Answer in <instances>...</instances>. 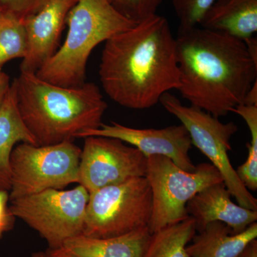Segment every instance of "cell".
Segmentation results:
<instances>
[{"label":"cell","mask_w":257,"mask_h":257,"mask_svg":"<svg viewBox=\"0 0 257 257\" xmlns=\"http://www.w3.org/2000/svg\"><path fill=\"white\" fill-rule=\"evenodd\" d=\"M99 80L106 95L131 109H150L180 86L177 41L170 23L154 15L108 39Z\"/></svg>","instance_id":"6da1fadb"},{"label":"cell","mask_w":257,"mask_h":257,"mask_svg":"<svg viewBox=\"0 0 257 257\" xmlns=\"http://www.w3.org/2000/svg\"><path fill=\"white\" fill-rule=\"evenodd\" d=\"M256 237V222L242 232L234 234L227 225L212 221L194 235L192 244L187 246V252L189 257H237Z\"/></svg>","instance_id":"2e32d148"},{"label":"cell","mask_w":257,"mask_h":257,"mask_svg":"<svg viewBox=\"0 0 257 257\" xmlns=\"http://www.w3.org/2000/svg\"><path fill=\"white\" fill-rule=\"evenodd\" d=\"M81 153L82 149L74 142L17 145L10 157V201L78 183Z\"/></svg>","instance_id":"5b68a950"},{"label":"cell","mask_w":257,"mask_h":257,"mask_svg":"<svg viewBox=\"0 0 257 257\" xmlns=\"http://www.w3.org/2000/svg\"><path fill=\"white\" fill-rule=\"evenodd\" d=\"M101 136L118 139L138 149L145 156L163 155L171 159L182 170H195L189 151L192 143L188 131L182 124L162 128H137L111 121L95 130L82 134L79 138Z\"/></svg>","instance_id":"8fae6325"},{"label":"cell","mask_w":257,"mask_h":257,"mask_svg":"<svg viewBox=\"0 0 257 257\" xmlns=\"http://www.w3.org/2000/svg\"><path fill=\"white\" fill-rule=\"evenodd\" d=\"M31 257H50L49 255L47 254L46 251L44 252V251H39V252H35L32 253Z\"/></svg>","instance_id":"f1b7e54d"},{"label":"cell","mask_w":257,"mask_h":257,"mask_svg":"<svg viewBox=\"0 0 257 257\" xmlns=\"http://www.w3.org/2000/svg\"><path fill=\"white\" fill-rule=\"evenodd\" d=\"M89 198V192L80 184L69 190L47 189L10 201V210L54 249L82 235Z\"/></svg>","instance_id":"9c48e42d"},{"label":"cell","mask_w":257,"mask_h":257,"mask_svg":"<svg viewBox=\"0 0 257 257\" xmlns=\"http://www.w3.org/2000/svg\"><path fill=\"white\" fill-rule=\"evenodd\" d=\"M77 0H45L35 14L23 19L28 52L20 72L36 73L58 50L66 19Z\"/></svg>","instance_id":"7c38bea8"},{"label":"cell","mask_w":257,"mask_h":257,"mask_svg":"<svg viewBox=\"0 0 257 257\" xmlns=\"http://www.w3.org/2000/svg\"><path fill=\"white\" fill-rule=\"evenodd\" d=\"M247 47L248 52L253 60L257 62V40L256 37H251L243 40Z\"/></svg>","instance_id":"83f0119b"},{"label":"cell","mask_w":257,"mask_h":257,"mask_svg":"<svg viewBox=\"0 0 257 257\" xmlns=\"http://www.w3.org/2000/svg\"><path fill=\"white\" fill-rule=\"evenodd\" d=\"M3 11H4V10H3V9H2V8H0V15H1L2 14H3Z\"/></svg>","instance_id":"f546056e"},{"label":"cell","mask_w":257,"mask_h":257,"mask_svg":"<svg viewBox=\"0 0 257 257\" xmlns=\"http://www.w3.org/2000/svg\"><path fill=\"white\" fill-rule=\"evenodd\" d=\"M9 202V192L0 191V239L14 226L15 217L10 210Z\"/></svg>","instance_id":"cb8c5ba5"},{"label":"cell","mask_w":257,"mask_h":257,"mask_svg":"<svg viewBox=\"0 0 257 257\" xmlns=\"http://www.w3.org/2000/svg\"><path fill=\"white\" fill-rule=\"evenodd\" d=\"M146 177L152 192V213L149 229L151 234L177 224L189 216L187 204L198 192L224 182L214 166L202 163L187 172L163 155L147 157Z\"/></svg>","instance_id":"8992f818"},{"label":"cell","mask_w":257,"mask_h":257,"mask_svg":"<svg viewBox=\"0 0 257 257\" xmlns=\"http://www.w3.org/2000/svg\"><path fill=\"white\" fill-rule=\"evenodd\" d=\"M176 41L183 99L216 118L243 104L257 82V62L243 40L197 26L178 30Z\"/></svg>","instance_id":"7a4b0ae2"},{"label":"cell","mask_w":257,"mask_h":257,"mask_svg":"<svg viewBox=\"0 0 257 257\" xmlns=\"http://www.w3.org/2000/svg\"><path fill=\"white\" fill-rule=\"evenodd\" d=\"M121 14L138 23L157 14L163 0H109Z\"/></svg>","instance_id":"7402d4cb"},{"label":"cell","mask_w":257,"mask_h":257,"mask_svg":"<svg viewBox=\"0 0 257 257\" xmlns=\"http://www.w3.org/2000/svg\"><path fill=\"white\" fill-rule=\"evenodd\" d=\"M243 104L257 105V82L251 87L245 97Z\"/></svg>","instance_id":"4316f807"},{"label":"cell","mask_w":257,"mask_h":257,"mask_svg":"<svg viewBox=\"0 0 257 257\" xmlns=\"http://www.w3.org/2000/svg\"><path fill=\"white\" fill-rule=\"evenodd\" d=\"M28 52V38L23 18L9 11L0 15V72L5 64L23 59Z\"/></svg>","instance_id":"d6986e66"},{"label":"cell","mask_w":257,"mask_h":257,"mask_svg":"<svg viewBox=\"0 0 257 257\" xmlns=\"http://www.w3.org/2000/svg\"><path fill=\"white\" fill-rule=\"evenodd\" d=\"M13 82L20 116L37 146L74 142L102 124L107 104L94 83L62 87L23 72Z\"/></svg>","instance_id":"3957f363"},{"label":"cell","mask_w":257,"mask_h":257,"mask_svg":"<svg viewBox=\"0 0 257 257\" xmlns=\"http://www.w3.org/2000/svg\"><path fill=\"white\" fill-rule=\"evenodd\" d=\"M215 0H172L179 20V30L199 26L207 10Z\"/></svg>","instance_id":"44dd1931"},{"label":"cell","mask_w":257,"mask_h":257,"mask_svg":"<svg viewBox=\"0 0 257 257\" xmlns=\"http://www.w3.org/2000/svg\"><path fill=\"white\" fill-rule=\"evenodd\" d=\"M45 0H0V8L25 19L37 13Z\"/></svg>","instance_id":"603a6c76"},{"label":"cell","mask_w":257,"mask_h":257,"mask_svg":"<svg viewBox=\"0 0 257 257\" xmlns=\"http://www.w3.org/2000/svg\"><path fill=\"white\" fill-rule=\"evenodd\" d=\"M151 235L149 227L114 237L79 235L46 252L50 257H145Z\"/></svg>","instance_id":"5bb4252c"},{"label":"cell","mask_w":257,"mask_h":257,"mask_svg":"<svg viewBox=\"0 0 257 257\" xmlns=\"http://www.w3.org/2000/svg\"><path fill=\"white\" fill-rule=\"evenodd\" d=\"M199 26L245 40L257 31V0H215Z\"/></svg>","instance_id":"9a60e30c"},{"label":"cell","mask_w":257,"mask_h":257,"mask_svg":"<svg viewBox=\"0 0 257 257\" xmlns=\"http://www.w3.org/2000/svg\"><path fill=\"white\" fill-rule=\"evenodd\" d=\"M162 106L181 121L188 131L192 145L210 160L222 177L231 196L241 207L257 211V200L240 181L230 162V140L238 131L233 121L223 123L207 111L194 106L184 105L180 100L167 92L161 97Z\"/></svg>","instance_id":"ba28073f"},{"label":"cell","mask_w":257,"mask_h":257,"mask_svg":"<svg viewBox=\"0 0 257 257\" xmlns=\"http://www.w3.org/2000/svg\"><path fill=\"white\" fill-rule=\"evenodd\" d=\"M66 24L68 31L63 45L35 74L56 85L77 87L86 82L93 50L137 23L121 14L109 0H77Z\"/></svg>","instance_id":"277c9868"},{"label":"cell","mask_w":257,"mask_h":257,"mask_svg":"<svg viewBox=\"0 0 257 257\" xmlns=\"http://www.w3.org/2000/svg\"><path fill=\"white\" fill-rule=\"evenodd\" d=\"M20 143L37 145L20 116L13 82L0 107V191H10V157Z\"/></svg>","instance_id":"e0dca14e"},{"label":"cell","mask_w":257,"mask_h":257,"mask_svg":"<svg viewBox=\"0 0 257 257\" xmlns=\"http://www.w3.org/2000/svg\"><path fill=\"white\" fill-rule=\"evenodd\" d=\"M152 213V192L147 177L103 187L89 194L82 235L114 237L149 227Z\"/></svg>","instance_id":"52a82bcc"},{"label":"cell","mask_w":257,"mask_h":257,"mask_svg":"<svg viewBox=\"0 0 257 257\" xmlns=\"http://www.w3.org/2000/svg\"><path fill=\"white\" fill-rule=\"evenodd\" d=\"M195 222L189 216L177 224L152 233L145 257H189L187 246L196 234Z\"/></svg>","instance_id":"ac0fdd59"},{"label":"cell","mask_w":257,"mask_h":257,"mask_svg":"<svg viewBox=\"0 0 257 257\" xmlns=\"http://www.w3.org/2000/svg\"><path fill=\"white\" fill-rule=\"evenodd\" d=\"M224 182L213 184L198 192L187 204L189 216L194 219L198 232L212 221L227 225L234 234H239L256 222L257 211L235 204Z\"/></svg>","instance_id":"4fadbf2b"},{"label":"cell","mask_w":257,"mask_h":257,"mask_svg":"<svg viewBox=\"0 0 257 257\" xmlns=\"http://www.w3.org/2000/svg\"><path fill=\"white\" fill-rule=\"evenodd\" d=\"M78 184L89 194L108 186L138 177H146L147 157L135 147L118 139L84 138Z\"/></svg>","instance_id":"30bf717a"},{"label":"cell","mask_w":257,"mask_h":257,"mask_svg":"<svg viewBox=\"0 0 257 257\" xmlns=\"http://www.w3.org/2000/svg\"><path fill=\"white\" fill-rule=\"evenodd\" d=\"M237 257H257V241L253 240Z\"/></svg>","instance_id":"484cf974"},{"label":"cell","mask_w":257,"mask_h":257,"mask_svg":"<svg viewBox=\"0 0 257 257\" xmlns=\"http://www.w3.org/2000/svg\"><path fill=\"white\" fill-rule=\"evenodd\" d=\"M245 121L251 135V143L247 145L246 162L236 170L238 177L248 190L257 189V105L241 104L233 109Z\"/></svg>","instance_id":"ffe728a7"},{"label":"cell","mask_w":257,"mask_h":257,"mask_svg":"<svg viewBox=\"0 0 257 257\" xmlns=\"http://www.w3.org/2000/svg\"><path fill=\"white\" fill-rule=\"evenodd\" d=\"M10 85V79L8 74L5 72H0V107L3 105L7 94L9 91Z\"/></svg>","instance_id":"d4e9b609"}]
</instances>
